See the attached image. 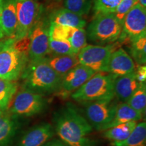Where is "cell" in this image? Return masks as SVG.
<instances>
[{
	"label": "cell",
	"mask_w": 146,
	"mask_h": 146,
	"mask_svg": "<svg viewBox=\"0 0 146 146\" xmlns=\"http://www.w3.org/2000/svg\"><path fill=\"white\" fill-rule=\"evenodd\" d=\"M55 133L68 146H95L89 137L93 127L74 105L68 102L54 114Z\"/></svg>",
	"instance_id": "obj_1"
},
{
	"label": "cell",
	"mask_w": 146,
	"mask_h": 146,
	"mask_svg": "<svg viewBox=\"0 0 146 146\" xmlns=\"http://www.w3.org/2000/svg\"><path fill=\"white\" fill-rule=\"evenodd\" d=\"M23 88L46 96L60 90L62 76L47 63L45 58L29 61L24 70Z\"/></svg>",
	"instance_id": "obj_2"
},
{
	"label": "cell",
	"mask_w": 146,
	"mask_h": 146,
	"mask_svg": "<svg viewBox=\"0 0 146 146\" xmlns=\"http://www.w3.org/2000/svg\"><path fill=\"white\" fill-rule=\"evenodd\" d=\"M116 77L110 73L96 72L80 88L71 94V98L77 102L87 103L114 96V83Z\"/></svg>",
	"instance_id": "obj_3"
},
{
	"label": "cell",
	"mask_w": 146,
	"mask_h": 146,
	"mask_svg": "<svg viewBox=\"0 0 146 146\" xmlns=\"http://www.w3.org/2000/svg\"><path fill=\"white\" fill-rule=\"evenodd\" d=\"M29 61L28 55L20 52L14 46V38L0 42V78L17 81Z\"/></svg>",
	"instance_id": "obj_4"
},
{
	"label": "cell",
	"mask_w": 146,
	"mask_h": 146,
	"mask_svg": "<svg viewBox=\"0 0 146 146\" xmlns=\"http://www.w3.org/2000/svg\"><path fill=\"white\" fill-rule=\"evenodd\" d=\"M122 31V25L114 13L95 16L87 29V37L98 45H106L117 41Z\"/></svg>",
	"instance_id": "obj_5"
},
{
	"label": "cell",
	"mask_w": 146,
	"mask_h": 146,
	"mask_svg": "<svg viewBox=\"0 0 146 146\" xmlns=\"http://www.w3.org/2000/svg\"><path fill=\"white\" fill-rule=\"evenodd\" d=\"M43 12V8L36 0H16L17 25L14 39L18 41L29 36Z\"/></svg>",
	"instance_id": "obj_6"
},
{
	"label": "cell",
	"mask_w": 146,
	"mask_h": 146,
	"mask_svg": "<svg viewBox=\"0 0 146 146\" xmlns=\"http://www.w3.org/2000/svg\"><path fill=\"white\" fill-rule=\"evenodd\" d=\"M10 112L12 116H35L45 110L47 100L43 95L23 88L14 97Z\"/></svg>",
	"instance_id": "obj_7"
},
{
	"label": "cell",
	"mask_w": 146,
	"mask_h": 146,
	"mask_svg": "<svg viewBox=\"0 0 146 146\" xmlns=\"http://www.w3.org/2000/svg\"><path fill=\"white\" fill-rule=\"evenodd\" d=\"M118 101L114 96L85 103V114L93 129L102 131L112 121L119 104Z\"/></svg>",
	"instance_id": "obj_8"
},
{
	"label": "cell",
	"mask_w": 146,
	"mask_h": 146,
	"mask_svg": "<svg viewBox=\"0 0 146 146\" xmlns=\"http://www.w3.org/2000/svg\"><path fill=\"white\" fill-rule=\"evenodd\" d=\"M116 47V43L106 45H87L78 53V62L96 72H107L110 58Z\"/></svg>",
	"instance_id": "obj_9"
},
{
	"label": "cell",
	"mask_w": 146,
	"mask_h": 146,
	"mask_svg": "<svg viewBox=\"0 0 146 146\" xmlns=\"http://www.w3.org/2000/svg\"><path fill=\"white\" fill-rule=\"evenodd\" d=\"M143 36H146V9L137 3L125 17L118 41L131 42Z\"/></svg>",
	"instance_id": "obj_10"
},
{
	"label": "cell",
	"mask_w": 146,
	"mask_h": 146,
	"mask_svg": "<svg viewBox=\"0 0 146 146\" xmlns=\"http://www.w3.org/2000/svg\"><path fill=\"white\" fill-rule=\"evenodd\" d=\"M43 16V15H42ZM39 18L29 34L30 45L28 53L29 61L41 59L50 54V21L45 18Z\"/></svg>",
	"instance_id": "obj_11"
},
{
	"label": "cell",
	"mask_w": 146,
	"mask_h": 146,
	"mask_svg": "<svg viewBox=\"0 0 146 146\" xmlns=\"http://www.w3.org/2000/svg\"><path fill=\"white\" fill-rule=\"evenodd\" d=\"M96 73L85 66L78 64L62 77L60 88L58 93L62 97L71 95Z\"/></svg>",
	"instance_id": "obj_12"
},
{
	"label": "cell",
	"mask_w": 146,
	"mask_h": 146,
	"mask_svg": "<svg viewBox=\"0 0 146 146\" xmlns=\"http://www.w3.org/2000/svg\"><path fill=\"white\" fill-rule=\"evenodd\" d=\"M55 135L53 125L42 123L27 131L20 139L18 146H42Z\"/></svg>",
	"instance_id": "obj_13"
},
{
	"label": "cell",
	"mask_w": 146,
	"mask_h": 146,
	"mask_svg": "<svg viewBox=\"0 0 146 146\" xmlns=\"http://www.w3.org/2000/svg\"><path fill=\"white\" fill-rule=\"evenodd\" d=\"M135 64L130 55L120 47L114 50L111 54L107 72L119 76L135 72Z\"/></svg>",
	"instance_id": "obj_14"
},
{
	"label": "cell",
	"mask_w": 146,
	"mask_h": 146,
	"mask_svg": "<svg viewBox=\"0 0 146 146\" xmlns=\"http://www.w3.org/2000/svg\"><path fill=\"white\" fill-rule=\"evenodd\" d=\"M140 83L137 79L135 72L116 76L114 83L115 97L118 101L126 103L139 86Z\"/></svg>",
	"instance_id": "obj_15"
},
{
	"label": "cell",
	"mask_w": 146,
	"mask_h": 146,
	"mask_svg": "<svg viewBox=\"0 0 146 146\" xmlns=\"http://www.w3.org/2000/svg\"><path fill=\"white\" fill-rule=\"evenodd\" d=\"M1 23L4 36L8 38H14L17 25L16 0L3 1Z\"/></svg>",
	"instance_id": "obj_16"
},
{
	"label": "cell",
	"mask_w": 146,
	"mask_h": 146,
	"mask_svg": "<svg viewBox=\"0 0 146 146\" xmlns=\"http://www.w3.org/2000/svg\"><path fill=\"white\" fill-rule=\"evenodd\" d=\"M50 22L63 26L73 28H83L86 26V21L78 14L66 8L54 11L50 16Z\"/></svg>",
	"instance_id": "obj_17"
},
{
	"label": "cell",
	"mask_w": 146,
	"mask_h": 146,
	"mask_svg": "<svg viewBox=\"0 0 146 146\" xmlns=\"http://www.w3.org/2000/svg\"><path fill=\"white\" fill-rule=\"evenodd\" d=\"M143 118V115L132 108L127 103L121 102L118 104L115 115L109 124L104 128L102 131L114 127L121 124L128 123L131 121L138 122Z\"/></svg>",
	"instance_id": "obj_18"
},
{
	"label": "cell",
	"mask_w": 146,
	"mask_h": 146,
	"mask_svg": "<svg viewBox=\"0 0 146 146\" xmlns=\"http://www.w3.org/2000/svg\"><path fill=\"white\" fill-rule=\"evenodd\" d=\"M45 58L48 64L62 77L79 64L77 55L52 54Z\"/></svg>",
	"instance_id": "obj_19"
},
{
	"label": "cell",
	"mask_w": 146,
	"mask_h": 146,
	"mask_svg": "<svg viewBox=\"0 0 146 146\" xmlns=\"http://www.w3.org/2000/svg\"><path fill=\"white\" fill-rule=\"evenodd\" d=\"M18 124L14 116L0 110V146H5L10 143L15 135Z\"/></svg>",
	"instance_id": "obj_20"
},
{
	"label": "cell",
	"mask_w": 146,
	"mask_h": 146,
	"mask_svg": "<svg viewBox=\"0 0 146 146\" xmlns=\"http://www.w3.org/2000/svg\"><path fill=\"white\" fill-rule=\"evenodd\" d=\"M112 146H145L146 123L145 121L137 123L127 139L120 142H111Z\"/></svg>",
	"instance_id": "obj_21"
},
{
	"label": "cell",
	"mask_w": 146,
	"mask_h": 146,
	"mask_svg": "<svg viewBox=\"0 0 146 146\" xmlns=\"http://www.w3.org/2000/svg\"><path fill=\"white\" fill-rule=\"evenodd\" d=\"M138 122L131 121L121 124L104 131L102 136L111 142H120L131 134Z\"/></svg>",
	"instance_id": "obj_22"
},
{
	"label": "cell",
	"mask_w": 146,
	"mask_h": 146,
	"mask_svg": "<svg viewBox=\"0 0 146 146\" xmlns=\"http://www.w3.org/2000/svg\"><path fill=\"white\" fill-rule=\"evenodd\" d=\"M18 84L16 81L0 78V110L6 111L17 92Z\"/></svg>",
	"instance_id": "obj_23"
},
{
	"label": "cell",
	"mask_w": 146,
	"mask_h": 146,
	"mask_svg": "<svg viewBox=\"0 0 146 146\" xmlns=\"http://www.w3.org/2000/svg\"><path fill=\"white\" fill-rule=\"evenodd\" d=\"M130 106L143 116L146 109V85L141 83L129 100L126 102Z\"/></svg>",
	"instance_id": "obj_24"
},
{
	"label": "cell",
	"mask_w": 146,
	"mask_h": 146,
	"mask_svg": "<svg viewBox=\"0 0 146 146\" xmlns=\"http://www.w3.org/2000/svg\"><path fill=\"white\" fill-rule=\"evenodd\" d=\"M130 43L131 58L138 66L145 65L146 62V36H141Z\"/></svg>",
	"instance_id": "obj_25"
},
{
	"label": "cell",
	"mask_w": 146,
	"mask_h": 146,
	"mask_svg": "<svg viewBox=\"0 0 146 146\" xmlns=\"http://www.w3.org/2000/svg\"><path fill=\"white\" fill-rule=\"evenodd\" d=\"M93 3L94 0H65L64 7L67 10L83 16L89 14Z\"/></svg>",
	"instance_id": "obj_26"
},
{
	"label": "cell",
	"mask_w": 146,
	"mask_h": 146,
	"mask_svg": "<svg viewBox=\"0 0 146 146\" xmlns=\"http://www.w3.org/2000/svg\"><path fill=\"white\" fill-rule=\"evenodd\" d=\"M68 41L74 54H78L87 45L86 31L83 28H73Z\"/></svg>",
	"instance_id": "obj_27"
},
{
	"label": "cell",
	"mask_w": 146,
	"mask_h": 146,
	"mask_svg": "<svg viewBox=\"0 0 146 146\" xmlns=\"http://www.w3.org/2000/svg\"><path fill=\"white\" fill-rule=\"evenodd\" d=\"M122 0H94L93 10L95 15L114 13Z\"/></svg>",
	"instance_id": "obj_28"
},
{
	"label": "cell",
	"mask_w": 146,
	"mask_h": 146,
	"mask_svg": "<svg viewBox=\"0 0 146 146\" xmlns=\"http://www.w3.org/2000/svg\"><path fill=\"white\" fill-rule=\"evenodd\" d=\"M72 30L73 27L63 26L50 22V39L54 40H68Z\"/></svg>",
	"instance_id": "obj_29"
},
{
	"label": "cell",
	"mask_w": 146,
	"mask_h": 146,
	"mask_svg": "<svg viewBox=\"0 0 146 146\" xmlns=\"http://www.w3.org/2000/svg\"><path fill=\"white\" fill-rule=\"evenodd\" d=\"M50 54L54 55H77L73 50L68 40H54L50 39Z\"/></svg>",
	"instance_id": "obj_30"
},
{
	"label": "cell",
	"mask_w": 146,
	"mask_h": 146,
	"mask_svg": "<svg viewBox=\"0 0 146 146\" xmlns=\"http://www.w3.org/2000/svg\"><path fill=\"white\" fill-rule=\"evenodd\" d=\"M137 3H138V0H122L120 1L114 14L122 26L126 15Z\"/></svg>",
	"instance_id": "obj_31"
},
{
	"label": "cell",
	"mask_w": 146,
	"mask_h": 146,
	"mask_svg": "<svg viewBox=\"0 0 146 146\" xmlns=\"http://www.w3.org/2000/svg\"><path fill=\"white\" fill-rule=\"evenodd\" d=\"M136 78L139 83H145L146 81V66L145 65H139L135 70Z\"/></svg>",
	"instance_id": "obj_32"
},
{
	"label": "cell",
	"mask_w": 146,
	"mask_h": 146,
	"mask_svg": "<svg viewBox=\"0 0 146 146\" xmlns=\"http://www.w3.org/2000/svg\"><path fill=\"white\" fill-rule=\"evenodd\" d=\"M42 146H68V145H66L64 143H63L61 140L60 141V140L54 139L53 140V141H47V143L43 144Z\"/></svg>",
	"instance_id": "obj_33"
},
{
	"label": "cell",
	"mask_w": 146,
	"mask_h": 146,
	"mask_svg": "<svg viewBox=\"0 0 146 146\" xmlns=\"http://www.w3.org/2000/svg\"><path fill=\"white\" fill-rule=\"evenodd\" d=\"M3 1H4V0H0V40L3 39L5 36L2 30V27H1V10H2Z\"/></svg>",
	"instance_id": "obj_34"
},
{
	"label": "cell",
	"mask_w": 146,
	"mask_h": 146,
	"mask_svg": "<svg viewBox=\"0 0 146 146\" xmlns=\"http://www.w3.org/2000/svg\"><path fill=\"white\" fill-rule=\"evenodd\" d=\"M138 3L143 8H146V0H138Z\"/></svg>",
	"instance_id": "obj_35"
}]
</instances>
